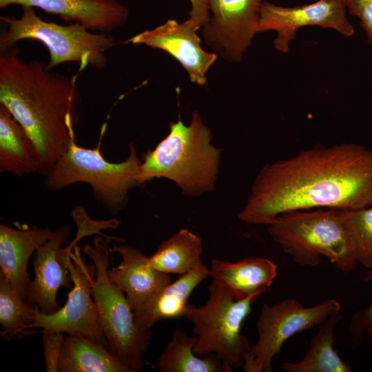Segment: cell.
I'll return each instance as SVG.
<instances>
[{"mask_svg": "<svg viewBox=\"0 0 372 372\" xmlns=\"http://www.w3.org/2000/svg\"><path fill=\"white\" fill-rule=\"evenodd\" d=\"M209 296L202 306L189 304L185 318L193 325L196 335L194 353L198 356L214 353L232 369L242 366L251 344L241 327L261 293L236 300L225 289L211 282Z\"/></svg>", "mask_w": 372, "mask_h": 372, "instance_id": "cell-8", "label": "cell"}, {"mask_svg": "<svg viewBox=\"0 0 372 372\" xmlns=\"http://www.w3.org/2000/svg\"><path fill=\"white\" fill-rule=\"evenodd\" d=\"M141 162L132 143L125 161L111 163L103 156L99 146L85 148L76 141L44 176L45 184L50 189H59L76 183H87L97 202L116 214L127 205L130 189L138 186Z\"/></svg>", "mask_w": 372, "mask_h": 372, "instance_id": "cell-6", "label": "cell"}, {"mask_svg": "<svg viewBox=\"0 0 372 372\" xmlns=\"http://www.w3.org/2000/svg\"><path fill=\"white\" fill-rule=\"evenodd\" d=\"M358 263L372 268V205L354 209H338Z\"/></svg>", "mask_w": 372, "mask_h": 372, "instance_id": "cell-26", "label": "cell"}, {"mask_svg": "<svg viewBox=\"0 0 372 372\" xmlns=\"http://www.w3.org/2000/svg\"><path fill=\"white\" fill-rule=\"evenodd\" d=\"M112 252L119 254L121 262L108 270L109 279L125 293L136 316L165 286L172 282L170 274L157 270L141 249L114 245Z\"/></svg>", "mask_w": 372, "mask_h": 372, "instance_id": "cell-16", "label": "cell"}, {"mask_svg": "<svg viewBox=\"0 0 372 372\" xmlns=\"http://www.w3.org/2000/svg\"><path fill=\"white\" fill-rule=\"evenodd\" d=\"M196 335L177 329L158 357L156 368L160 372H231L232 368L214 353L203 356L194 351Z\"/></svg>", "mask_w": 372, "mask_h": 372, "instance_id": "cell-22", "label": "cell"}, {"mask_svg": "<svg viewBox=\"0 0 372 372\" xmlns=\"http://www.w3.org/2000/svg\"><path fill=\"white\" fill-rule=\"evenodd\" d=\"M14 46L1 52L0 103L34 142L41 158L39 173L45 176L76 141L81 96L76 76L52 72L36 59L23 61Z\"/></svg>", "mask_w": 372, "mask_h": 372, "instance_id": "cell-2", "label": "cell"}, {"mask_svg": "<svg viewBox=\"0 0 372 372\" xmlns=\"http://www.w3.org/2000/svg\"><path fill=\"white\" fill-rule=\"evenodd\" d=\"M203 251L200 237L182 229L163 241L149 258L157 270L180 276L203 263Z\"/></svg>", "mask_w": 372, "mask_h": 372, "instance_id": "cell-24", "label": "cell"}, {"mask_svg": "<svg viewBox=\"0 0 372 372\" xmlns=\"http://www.w3.org/2000/svg\"><path fill=\"white\" fill-rule=\"evenodd\" d=\"M169 132L142 156L138 186L154 179L172 180L184 195L200 196L215 189L222 149L211 144V130L194 110L189 125L172 122Z\"/></svg>", "mask_w": 372, "mask_h": 372, "instance_id": "cell-3", "label": "cell"}, {"mask_svg": "<svg viewBox=\"0 0 372 372\" xmlns=\"http://www.w3.org/2000/svg\"><path fill=\"white\" fill-rule=\"evenodd\" d=\"M41 333L46 371L57 372L59 358L65 337L61 332L45 331Z\"/></svg>", "mask_w": 372, "mask_h": 372, "instance_id": "cell-29", "label": "cell"}, {"mask_svg": "<svg viewBox=\"0 0 372 372\" xmlns=\"http://www.w3.org/2000/svg\"><path fill=\"white\" fill-rule=\"evenodd\" d=\"M208 276L209 269L203 262L180 275L141 309L135 316L137 322L143 327L151 329L158 321L183 317L191 294Z\"/></svg>", "mask_w": 372, "mask_h": 372, "instance_id": "cell-19", "label": "cell"}, {"mask_svg": "<svg viewBox=\"0 0 372 372\" xmlns=\"http://www.w3.org/2000/svg\"><path fill=\"white\" fill-rule=\"evenodd\" d=\"M371 205L372 150L355 143L317 144L263 166L238 218L267 225L290 211Z\"/></svg>", "mask_w": 372, "mask_h": 372, "instance_id": "cell-1", "label": "cell"}, {"mask_svg": "<svg viewBox=\"0 0 372 372\" xmlns=\"http://www.w3.org/2000/svg\"><path fill=\"white\" fill-rule=\"evenodd\" d=\"M112 240L123 239L99 234L94 238L93 246L87 244L82 251L95 265L92 293L108 349L136 372L144 364L143 355L149 345L152 331L137 322L125 293L108 278L109 245Z\"/></svg>", "mask_w": 372, "mask_h": 372, "instance_id": "cell-4", "label": "cell"}, {"mask_svg": "<svg viewBox=\"0 0 372 372\" xmlns=\"http://www.w3.org/2000/svg\"><path fill=\"white\" fill-rule=\"evenodd\" d=\"M61 258L69 269L73 287L68 294L65 304L52 314L42 313L34 304V318L28 329L65 333L85 337L108 348L101 327L96 305L92 300V284L95 265H87L76 245L70 252L61 250Z\"/></svg>", "mask_w": 372, "mask_h": 372, "instance_id": "cell-10", "label": "cell"}, {"mask_svg": "<svg viewBox=\"0 0 372 372\" xmlns=\"http://www.w3.org/2000/svg\"><path fill=\"white\" fill-rule=\"evenodd\" d=\"M14 4L38 8L64 21L104 33L123 26L130 15L127 8L117 0H0L1 8Z\"/></svg>", "mask_w": 372, "mask_h": 372, "instance_id": "cell-15", "label": "cell"}, {"mask_svg": "<svg viewBox=\"0 0 372 372\" xmlns=\"http://www.w3.org/2000/svg\"><path fill=\"white\" fill-rule=\"evenodd\" d=\"M262 0H208L209 19L202 27L205 43L224 60L239 63L259 33Z\"/></svg>", "mask_w": 372, "mask_h": 372, "instance_id": "cell-11", "label": "cell"}, {"mask_svg": "<svg viewBox=\"0 0 372 372\" xmlns=\"http://www.w3.org/2000/svg\"><path fill=\"white\" fill-rule=\"evenodd\" d=\"M189 1L191 4V9L188 13L189 19L201 28L209 19L208 0Z\"/></svg>", "mask_w": 372, "mask_h": 372, "instance_id": "cell-31", "label": "cell"}, {"mask_svg": "<svg viewBox=\"0 0 372 372\" xmlns=\"http://www.w3.org/2000/svg\"><path fill=\"white\" fill-rule=\"evenodd\" d=\"M69 232L67 225L59 226L34 254V278L30 282L26 299L45 314H52L60 309L56 300L59 289L69 288L73 285L61 255Z\"/></svg>", "mask_w": 372, "mask_h": 372, "instance_id": "cell-14", "label": "cell"}, {"mask_svg": "<svg viewBox=\"0 0 372 372\" xmlns=\"http://www.w3.org/2000/svg\"><path fill=\"white\" fill-rule=\"evenodd\" d=\"M58 369L60 372H134L106 347L72 335L63 342Z\"/></svg>", "mask_w": 372, "mask_h": 372, "instance_id": "cell-21", "label": "cell"}, {"mask_svg": "<svg viewBox=\"0 0 372 372\" xmlns=\"http://www.w3.org/2000/svg\"><path fill=\"white\" fill-rule=\"evenodd\" d=\"M351 15L358 17L372 48V0H344Z\"/></svg>", "mask_w": 372, "mask_h": 372, "instance_id": "cell-30", "label": "cell"}, {"mask_svg": "<svg viewBox=\"0 0 372 372\" xmlns=\"http://www.w3.org/2000/svg\"><path fill=\"white\" fill-rule=\"evenodd\" d=\"M277 276V265L262 257L246 258L236 262L212 259L209 276L212 282L242 300L269 289Z\"/></svg>", "mask_w": 372, "mask_h": 372, "instance_id": "cell-18", "label": "cell"}, {"mask_svg": "<svg viewBox=\"0 0 372 372\" xmlns=\"http://www.w3.org/2000/svg\"><path fill=\"white\" fill-rule=\"evenodd\" d=\"M341 318L340 312L329 316L319 325L302 359L296 363L285 362L282 369L287 372H351L350 364L333 348L334 329Z\"/></svg>", "mask_w": 372, "mask_h": 372, "instance_id": "cell-23", "label": "cell"}, {"mask_svg": "<svg viewBox=\"0 0 372 372\" xmlns=\"http://www.w3.org/2000/svg\"><path fill=\"white\" fill-rule=\"evenodd\" d=\"M344 0H318L310 4L295 7L278 6L263 1L260 10L259 32L275 31L274 48L287 53L289 43L298 30L305 26H319L338 31L346 37L355 33L346 16Z\"/></svg>", "mask_w": 372, "mask_h": 372, "instance_id": "cell-12", "label": "cell"}, {"mask_svg": "<svg viewBox=\"0 0 372 372\" xmlns=\"http://www.w3.org/2000/svg\"><path fill=\"white\" fill-rule=\"evenodd\" d=\"M340 309L341 304L335 299L309 307L295 298L273 305L265 304L257 322L258 338L244 358V371L271 372L272 360L287 340L296 333L320 325Z\"/></svg>", "mask_w": 372, "mask_h": 372, "instance_id": "cell-9", "label": "cell"}, {"mask_svg": "<svg viewBox=\"0 0 372 372\" xmlns=\"http://www.w3.org/2000/svg\"><path fill=\"white\" fill-rule=\"evenodd\" d=\"M267 231L300 265L316 267L321 256L344 273L355 270L358 265L338 209L287 211L267 225Z\"/></svg>", "mask_w": 372, "mask_h": 372, "instance_id": "cell-5", "label": "cell"}, {"mask_svg": "<svg viewBox=\"0 0 372 372\" xmlns=\"http://www.w3.org/2000/svg\"><path fill=\"white\" fill-rule=\"evenodd\" d=\"M72 216L77 225L78 232L76 238L68 247L64 248L66 251H72L77 242L86 236L95 234L105 235L100 232L101 229H115L119 225V221L116 219L102 221L93 220L89 218L85 210L81 207H76L72 212Z\"/></svg>", "mask_w": 372, "mask_h": 372, "instance_id": "cell-27", "label": "cell"}, {"mask_svg": "<svg viewBox=\"0 0 372 372\" xmlns=\"http://www.w3.org/2000/svg\"><path fill=\"white\" fill-rule=\"evenodd\" d=\"M40 170L41 158L34 142L0 103V172L21 176Z\"/></svg>", "mask_w": 372, "mask_h": 372, "instance_id": "cell-20", "label": "cell"}, {"mask_svg": "<svg viewBox=\"0 0 372 372\" xmlns=\"http://www.w3.org/2000/svg\"><path fill=\"white\" fill-rule=\"evenodd\" d=\"M0 273L1 336L6 340L25 332L34 318V304L27 303Z\"/></svg>", "mask_w": 372, "mask_h": 372, "instance_id": "cell-25", "label": "cell"}, {"mask_svg": "<svg viewBox=\"0 0 372 372\" xmlns=\"http://www.w3.org/2000/svg\"><path fill=\"white\" fill-rule=\"evenodd\" d=\"M199 29L189 18L182 23L169 19L154 29L134 35L127 41L166 52L182 65L192 83L203 86L207 83V72L218 56L202 48L197 34Z\"/></svg>", "mask_w": 372, "mask_h": 372, "instance_id": "cell-13", "label": "cell"}, {"mask_svg": "<svg viewBox=\"0 0 372 372\" xmlns=\"http://www.w3.org/2000/svg\"><path fill=\"white\" fill-rule=\"evenodd\" d=\"M19 19L1 17L8 28L0 37V50L4 51L22 39H34L43 43L50 52L46 68L66 62H76L83 70L87 66L103 69L107 63L105 52L116 45L107 33H94L83 25L72 23L63 25L43 20L32 7H23Z\"/></svg>", "mask_w": 372, "mask_h": 372, "instance_id": "cell-7", "label": "cell"}, {"mask_svg": "<svg viewBox=\"0 0 372 372\" xmlns=\"http://www.w3.org/2000/svg\"><path fill=\"white\" fill-rule=\"evenodd\" d=\"M53 233L48 227L33 226L21 229L0 225V273L24 299L30 282L28 273L29 260Z\"/></svg>", "mask_w": 372, "mask_h": 372, "instance_id": "cell-17", "label": "cell"}, {"mask_svg": "<svg viewBox=\"0 0 372 372\" xmlns=\"http://www.w3.org/2000/svg\"><path fill=\"white\" fill-rule=\"evenodd\" d=\"M361 280L364 282L372 281V268L366 272ZM350 332L357 338H360L362 334L366 335L369 342L372 344V301L368 308L362 309L353 316Z\"/></svg>", "mask_w": 372, "mask_h": 372, "instance_id": "cell-28", "label": "cell"}]
</instances>
